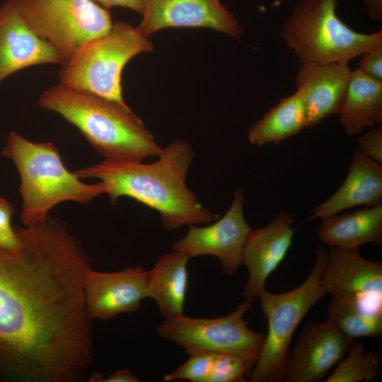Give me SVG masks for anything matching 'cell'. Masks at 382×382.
I'll list each match as a JSON object with an SVG mask.
<instances>
[{"label": "cell", "mask_w": 382, "mask_h": 382, "mask_svg": "<svg viewBox=\"0 0 382 382\" xmlns=\"http://www.w3.org/2000/svg\"><path fill=\"white\" fill-rule=\"evenodd\" d=\"M139 378L128 369H119L109 376L103 378L102 382H139Z\"/></svg>", "instance_id": "4dcf8cb0"}, {"label": "cell", "mask_w": 382, "mask_h": 382, "mask_svg": "<svg viewBox=\"0 0 382 382\" xmlns=\"http://www.w3.org/2000/svg\"><path fill=\"white\" fill-rule=\"evenodd\" d=\"M332 299L355 302L382 314V263L364 258L358 250L330 247L323 276Z\"/></svg>", "instance_id": "8fae6325"}, {"label": "cell", "mask_w": 382, "mask_h": 382, "mask_svg": "<svg viewBox=\"0 0 382 382\" xmlns=\"http://www.w3.org/2000/svg\"><path fill=\"white\" fill-rule=\"evenodd\" d=\"M148 270L141 266L103 272L89 267L83 279L85 306L91 320H109L135 312L147 298Z\"/></svg>", "instance_id": "4fadbf2b"}, {"label": "cell", "mask_w": 382, "mask_h": 382, "mask_svg": "<svg viewBox=\"0 0 382 382\" xmlns=\"http://www.w3.org/2000/svg\"><path fill=\"white\" fill-rule=\"evenodd\" d=\"M370 19L382 20V0H363Z\"/></svg>", "instance_id": "1f68e13d"}, {"label": "cell", "mask_w": 382, "mask_h": 382, "mask_svg": "<svg viewBox=\"0 0 382 382\" xmlns=\"http://www.w3.org/2000/svg\"><path fill=\"white\" fill-rule=\"evenodd\" d=\"M0 154L11 160L18 172V190L23 202L20 219L24 226L45 221L50 211L59 203L88 204L105 194L101 181L84 183L71 173L58 149L50 141L33 142L11 131Z\"/></svg>", "instance_id": "277c9868"}, {"label": "cell", "mask_w": 382, "mask_h": 382, "mask_svg": "<svg viewBox=\"0 0 382 382\" xmlns=\"http://www.w3.org/2000/svg\"><path fill=\"white\" fill-rule=\"evenodd\" d=\"M144 12L137 29L145 36L166 28H209L236 39L243 27L221 0H142Z\"/></svg>", "instance_id": "7c38bea8"}, {"label": "cell", "mask_w": 382, "mask_h": 382, "mask_svg": "<svg viewBox=\"0 0 382 382\" xmlns=\"http://www.w3.org/2000/svg\"><path fill=\"white\" fill-rule=\"evenodd\" d=\"M294 219L288 214H277L267 226L251 228L245 243L242 265L248 277L243 291L245 299L259 298L266 290L268 277L284 260L292 243Z\"/></svg>", "instance_id": "2e32d148"}, {"label": "cell", "mask_w": 382, "mask_h": 382, "mask_svg": "<svg viewBox=\"0 0 382 382\" xmlns=\"http://www.w3.org/2000/svg\"><path fill=\"white\" fill-rule=\"evenodd\" d=\"M189 260L186 255L174 250L163 255L148 270L146 296L156 303L165 319L184 315Z\"/></svg>", "instance_id": "ffe728a7"}, {"label": "cell", "mask_w": 382, "mask_h": 382, "mask_svg": "<svg viewBox=\"0 0 382 382\" xmlns=\"http://www.w3.org/2000/svg\"><path fill=\"white\" fill-rule=\"evenodd\" d=\"M217 354L197 353L189 358L173 371L163 376L165 381L187 380L192 382H206Z\"/></svg>", "instance_id": "d4e9b609"}, {"label": "cell", "mask_w": 382, "mask_h": 382, "mask_svg": "<svg viewBox=\"0 0 382 382\" xmlns=\"http://www.w3.org/2000/svg\"><path fill=\"white\" fill-rule=\"evenodd\" d=\"M44 64L62 65V62L26 23L16 0H6L0 6V85L13 73Z\"/></svg>", "instance_id": "9a60e30c"}, {"label": "cell", "mask_w": 382, "mask_h": 382, "mask_svg": "<svg viewBox=\"0 0 382 382\" xmlns=\"http://www.w3.org/2000/svg\"><path fill=\"white\" fill-rule=\"evenodd\" d=\"M339 122L349 136L382 123V81L357 68L352 70L338 113Z\"/></svg>", "instance_id": "44dd1931"}, {"label": "cell", "mask_w": 382, "mask_h": 382, "mask_svg": "<svg viewBox=\"0 0 382 382\" xmlns=\"http://www.w3.org/2000/svg\"><path fill=\"white\" fill-rule=\"evenodd\" d=\"M158 156L152 163L104 160L74 173L80 179L100 180L112 204L120 197H128L156 210L167 230L207 224L218 217L204 208L186 185L193 158L190 144L174 141Z\"/></svg>", "instance_id": "7a4b0ae2"}, {"label": "cell", "mask_w": 382, "mask_h": 382, "mask_svg": "<svg viewBox=\"0 0 382 382\" xmlns=\"http://www.w3.org/2000/svg\"><path fill=\"white\" fill-rule=\"evenodd\" d=\"M29 26L59 54L62 64L106 34L110 13L93 0H16Z\"/></svg>", "instance_id": "ba28073f"}, {"label": "cell", "mask_w": 382, "mask_h": 382, "mask_svg": "<svg viewBox=\"0 0 382 382\" xmlns=\"http://www.w3.org/2000/svg\"><path fill=\"white\" fill-rule=\"evenodd\" d=\"M301 64L295 81L305 107L306 129H311L338 115L352 70L347 62Z\"/></svg>", "instance_id": "e0dca14e"}, {"label": "cell", "mask_w": 382, "mask_h": 382, "mask_svg": "<svg viewBox=\"0 0 382 382\" xmlns=\"http://www.w3.org/2000/svg\"><path fill=\"white\" fill-rule=\"evenodd\" d=\"M322 219L318 236L330 247L358 250L366 243L382 245V204Z\"/></svg>", "instance_id": "d6986e66"}, {"label": "cell", "mask_w": 382, "mask_h": 382, "mask_svg": "<svg viewBox=\"0 0 382 382\" xmlns=\"http://www.w3.org/2000/svg\"><path fill=\"white\" fill-rule=\"evenodd\" d=\"M152 50V43L137 28L126 22L114 23L106 34L89 42L61 65L59 84L126 104L122 95V69L134 56Z\"/></svg>", "instance_id": "52a82bcc"}, {"label": "cell", "mask_w": 382, "mask_h": 382, "mask_svg": "<svg viewBox=\"0 0 382 382\" xmlns=\"http://www.w3.org/2000/svg\"><path fill=\"white\" fill-rule=\"evenodd\" d=\"M338 0H299L282 25V37L301 63L347 62L382 45V30L356 31L337 16Z\"/></svg>", "instance_id": "5b68a950"}, {"label": "cell", "mask_w": 382, "mask_h": 382, "mask_svg": "<svg viewBox=\"0 0 382 382\" xmlns=\"http://www.w3.org/2000/svg\"><path fill=\"white\" fill-rule=\"evenodd\" d=\"M0 246V373L24 382H79L91 366L83 279L91 260L59 219L14 226Z\"/></svg>", "instance_id": "6da1fadb"}, {"label": "cell", "mask_w": 382, "mask_h": 382, "mask_svg": "<svg viewBox=\"0 0 382 382\" xmlns=\"http://www.w3.org/2000/svg\"><path fill=\"white\" fill-rule=\"evenodd\" d=\"M251 369L241 357L229 354H217L206 382H243Z\"/></svg>", "instance_id": "484cf974"}, {"label": "cell", "mask_w": 382, "mask_h": 382, "mask_svg": "<svg viewBox=\"0 0 382 382\" xmlns=\"http://www.w3.org/2000/svg\"><path fill=\"white\" fill-rule=\"evenodd\" d=\"M38 103L74 125L105 160L141 162L162 150L127 104L61 84L45 89Z\"/></svg>", "instance_id": "3957f363"}, {"label": "cell", "mask_w": 382, "mask_h": 382, "mask_svg": "<svg viewBox=\"0 0 382 382\" xmlns=\"http://www.w3.org/2000/svg\"><path fill=\"white\" fill-rule=\"evenodd\" d=\"M14 212L13 204L0 196V246L10 250H15L19 243L14 226L11 225Z\"/></svg>", "instance_id": "4316f807"}, {"label": "cell", "mask_w": 382, "mask_h": 382, "mask_svg": "<svg viewBox=\"0 0 382 382\" xmlns=\"http://www.w3.org/2000/svg\"><path fill=\"white\" fill-rule=\"evenodd\" d=\"M354 341L340 333L328 320L308 323L289 352L284 381H320L342 360Z\"/></svg>", "instance_id": "5bb4252c"}, {"label": "cell", "mask_w": 382, "mask_h": 382, "mask_svg": "<svg viewBox=\"0 0 382 382\" xmlns=\"http://www.w3.org/2000/svg\"><path fill=\"white\" fill-rule=\"evenodd\" d=\"M306 129L305 107L300 92L282 98L248 129L251 144H279Z\"/></svg>", "instance_id": "7402d4cb"}, {"label": "cell", "mask_w": 382, "mask_h": 382, "mask_svg": "<svg viewBox=\"0 0 382 382\" xmlns=\"http://www.w3.org/2000/svg\"><path fill=\"white\" fill-rule=\"evenodd\" d=\"M382 204V164L359 150L352 156L347 175L327 200L316 207L307 220L323 219L358 206Z\"/></svg>", "instance_id": "ac0fdd59"}, {"label": "cell", "mask_w": 382, "mask_h": 382, "mask_svg": "<svg viewBox=\"0 0 382 382\" xmlns=\"http://www.w3.org/2000/svg\"><path fill=\"white\" fill-rule=\"evenodd\" d=\"M359 57L357 69L371 78L382 81V45L368 50Z\"/></svg>", "instance_id": "f1b7e54d"}, {"label": "cell", "mask_w": 382, "mask_h": 382, "mask_svg": "<svg viewBox=\"0 0 382 382\" xmlns=\"http://www.w3.org/2000/svg\"><path fill=\"white\" fill-rule=\"evenodd\" d=\"M327 313V320L350 340L382 335V314L371 313L355 302L332 299Z\"/></svg>", "instance_id": "603a6c76"}, {"label": "cell", "mask_w": 382, "mask_h": 382, "mask_svg": "<svg viewBox=\"0 0 382 382\" xmlns=\"http://www.w3.org/2000/svg\"><path fill=\"white\" fill-rule=\"evenodd\" d=\"M243 191L238 188L226 214L214 224L202 227L192 225L187 234L173 245L190 259L200 255L217 257L223 272L232 275L242 265L245 241L251 230L243 211Z\"/></svg>", "instance_id": "30bf717a"}, {"label": "cell", "mask_w": 382, "mask_h": 382, "mask_svg": "<svg viewBox=\"0 0 382 382\" xmlns=\"http://www.w3.org/2000/svg\"><path fill=\"white\" fill-rule=\"evenodd\" d=\"M345 355L325 381L369 382L379 375L381 356L378 352L366 351L362 342L354 341Z\"/></svg>", "instance_id": "cb8c5ba5"}, {"label": "cell", "mask_w": 382, "mask_h": 382, "mask_svg": "<svg viewBox=\"0 0 382 382\" xmlns=\"http://www.w3.org/2000/svg\"><path fill=\"white\" fill-rule=\"evenodd\" d=\"M327 257L328 250L318 247L313 267L299 286L282 294L265 290L260 295L268 328L250 381H284L292 336L308 311L326 294L323 276Z\"/></svg>", "instance_id": "8992f818"}, {"label": "cell", "mask_w": 382, "mask_h": 382, "mask_svg": "<svg viewBox=\"0 0 382 382\" xmlns=\"http://www.w3.org/2000/svg\"><path fill=\"white\" fill-rule=\"evenodd\" d=\"M253 301L245 299L232 313L216 318L180 316L165 320L158 335L183 347L188 354H229L243 359L252 369L260 354L265 334L250 330L244 315Z\"/></svg>", "instance_id": "9c48e42d"}, {"label": "cell", "mask_w": 382, "mask_h": 382, "mask_svg": "<svg viewBox=\"0 0 382 382\" xmlns=\"http://www.w3.org/2000/svg\"><path fill=\"white\" fill-rule=\"evenodd\" d=\"M359 151L373 161L382 164V127L380 125L369 128L359 134Z\"/></svg>", "instance_id": "83f0119b"}, {"label": "cell", "mask_w": 382, "mask_h": 382, "mask_svg": "<svg viewBox=\"0 0 382 382\" xmlns=\"http://www.w3.org/2000/svg\"><path fill=\"white\" fill-rule=\"evenodd\" d=\"M105 9H109L115 6H120L129 8L141 15L144 12V4L142 0H93Z\"/></svg>", "instance_id": "f546056e"}]
</instances>
